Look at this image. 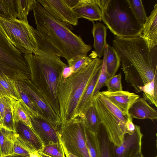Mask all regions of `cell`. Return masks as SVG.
Listing matches in <instances>:
<instances>
[{
	"label": "cell",
	"mask_w": 157,
	"mask_h": 157,
	"mask_svg": "<svg viewBox=\"0 0 157 157\" xmlns=\"http://www.w3.org/2000/svg\"><path fill=\"white\" fill-rule=\"evenodd\" d=\"M113 44L122 63L126 82L140 92V86L157 75V45L149 49L142 35L129 37L115 36Z\"/></svg>",
	"instance_id": "cell-1"
},
{
	"label": "cell",
	"mask_w": 157,
	"mask_h": 157,
	"mask_svg": "<svg viewBox=\"0 0 157 157\" xmlns=\"http://www.w3.org/2000/svg\"><path fill=\"white\" fill-rule=\"evenodd\" d=\"M33 10L36 29L53 45L61 57L68 61L77 56H87L91 46L85 44L67 25L51 17L37 1Z\"/></svg>",
	"instance_id": "cell-2"
},
{
	"label": "cell",
	"mask_w": 157,
	"mask_h": 157,
	"mask_svg": "<svg viewBox=\"0 0 157 157\" xmlns=\"http://www.w3.org/2000/svg\"><path fill=\"white\" fill-rule=\"evenodd\" d=\"M29 68L32 83L60 117L57 84L64 68L68 65L60 56L37 51L23 54Z\"/></svg>",
	"instance_id": "cell-3"
},
{
	"label": "cell",
	"mask_w": 157,
	"mask_h": 157,
	"mask_svg": "<svg viewBox=\"0 0 157 157\" xmlns=\"http://www.w3.org/2000/svg\"><path fill=\"white\" fill-rule=\"evenodd\" d=\"M102 59L94 58L85 67L63 79L61 75L57 84V94L61 122L75 117L79 100L92 78L101 69Z\"/></svg>",
	"instance_id": "cell-4"
},
{
	"label": "cell",
	"mask_w": 157,
	"mask_h": 157,
	"mask_svg": "<svg viewBox=\"0 0 157 157\" xmlns=\"http://www.w3.org/2000/svg\"><path fill=\"white\" fill-rule=\"evenodd\" d=\"M102 20L116 36L129 37L142 35L143 25L136 18L127 0H95Z\"/></svg>",
	"instance_id": "cell-5"
},
{
	"label": "cell",
	"mask_w": 157,
	"mask_h": 157,
	"mask_svg": "<svg viewBox=\"0 0 157 157\" xmlns=\"http://www.w3.org/2000/svg\"><path fill=\"white\" fill-rule=\"evenodd\" d=\"M92 102L97 113L99 127L104 130L113 146H119L126 134L128 115L124 114L100 92L92 98Z\"/></svg>",
	"instance_id": "cell-6"
},
{
	"label": "cell",
	"mask_w": 157,
	"mask_h": 157,
	"mask_svg": "<svg viewBox=\"0 0 157 157\" xmlns=\"http://www.w3.org/2000/svg\"><path fill=\"white\" fill-rule=\"evenodd\" d=\"M84 116L61 122L56 131L63 150L77 157H90L86 147Z\"/></svg>",
	"instance_id": "cell-7"
},
{
	"label": "cell",
	"mask_w": 157,
	"mask_h": 157,
	"mask_svg": "<svg viewBox=\"0 0 157 157\" xmlns=\"http://www.w3.org/2000/svg\"><path fill=\"white\" fill-rule=\"evenodd\" d=\"M0 28L21 53L34 54L37 52L35 29L28 22L0 17Z\"/></svg>",
	"instance_id": "cell-8"
},
{
	"label": "cell",
	"mask_w": 157,
	"mask_h": 157,
	"mask_svg": "<svg viewBox=\"0 0 157 157\" xmlns=\"http://www.w3.org/2000/svg\"><path fill=\"white\" fill-rule=\"evenodd\" d=\"M19 82L40 110L44 120L56 131L61 123L60 117L31 82L28 81L27 82Z\"/></svg>",
	"instance_id": "cell-9"
},
{
	"label": "cell",
	"mask_w": 157,
	"mask_h": 157,
	"mask_svg": "<svg viewBox=\"0 0 157 157\" xmlns=\"http://www.w3.org/2000/svg\"><path fill=\"white\" fill-rule=\"evenodd\" d=\"M45 10L54 18L67 25L76 26L78 19L72 9L64 0H37Z\"/></svg>",
	"instance_id": "cell-10"
},
{
	"label": "cell",
	"mask_w": 157,
	"mask_h": 157,
	"mask_svg": "<svg viewBox=\"0 0 157 157\" xmlns=\"http://www.w3.org/2000/svg\"><path fill=\"white\" fill-rule=\"evenodd\" d=\"M135 126L133 133L131 134H125L120 146L114 147L113 145L112 157H133L142 150L143 134L140 126L136 124Z\"/></svg>",
	"instance_id": "cell-11"
},
{
	"label": "cell",
	"mask_w": 157,
	"mask_h": 157,
	"mask_svg": "<svg viewBox=\"0 0 157 157\" xmlns=\"http://www.w3.org/2000/svg\"><path fill=\"white\" fill-rule=\"evenodd\" d=\"M32 128L40 138L44 147L60 143L56 131L42 119L31 118Z\"/></svg>",
	"instance_id": "cell-12"
},
{
	"label": "cell",
	"mask_w": 157,
	"mask_h": 157,
	"mask_svg": "<svg viewBox=\"0 0 157 157\" xmlns=\"http://www.w3.org/2000/svg\"><path fill=\"white\" fill-rule=\"evenodd\" d=\"M105 97L116 105L124 114L128 115L129 109L140 97L134 93L123 90L114 92L107 91L100 92Z\"/></svg>",
	"instance_id": "cell-13"
},
{
	"label": "cell",
	"mask_w": 157,
	"mask_h": 157,
	"mask_svg": "<svg viewBox=\"0 0 157 157\" xmlns=\"http://www.w3.org/2000/svg\"><path fill=\"white\" fill-rule=\"evenodd\" d=\"M142 36L149 49L157 45V3L143 25Z\"/></svg>",
	"instance_id": "cell-14"
},
{
	"label": "cell",
	"mask_w": 157,
	"mask_h": 157,
	"mask_svg": "<svg viewBox=\"0 0 157 157\" xmlns=\"http://www.w3.org/2000/svg\"><path fill=\"white\" fill-rule=\"evenodd\" d=\"M128 114L132 117L140 119L156 120L157 111L143 98L139 97L131 106Z\"/></svg>",
	"instance_id": "cell-15"
},
{
	"label": "cell",
	"mask_w": 157,
	"mask_h": 157,
	"mask_svg": "<svg viewBox=\"0 0 157 157\" xmlns=\"http://www.w3.org/2000/svg\"><path fill=\"white\" fill-rule=\"evenodd\" d=\"M73 10L78 19L84 18L92 22L102 20L101 10L96 4L95 0H86L85 3Z\"/></svg>",
	"instance_id": "cell-16"
},
{
	"label": "cell",
	"mask_w": 157,
	"mask_h": 157,
	"mask_svg": "<svg viewBox=\"0 0 157 157\" xmlns=\"http://www.w3.org/2000/svg\"><path fill=\"white\" fill-rule=\"evenodd\" d=\"M15 132L20 138L36 151L42 152L44 146L33 130L21 121L15 124Z\"/></svg>",
	"instance_id": "cell-17"
},
{
	"label": "cell",
	"mask_w": 157,
	"mask_h": 157,
	"mask_svg": "<svg viewBox=\"0 0 157 157\" xmlns=\"http://www.w3.org/2000/svg\"><path fill=\"white\" fill-rule=\"evenodd\" d=\"M92 33L94 38L93 46L99 58L103 56L105 46L107 44L106 37L107 28L102 23L93 22Z\"/></svg>",
	"instance_id": "cell-18"
},
{
	"label": "cell",
	"mask_w": 157,
	"mask_h": 157,
	"mask_svg": "<svg viewBox=\"0 0 157 157\" xmlns=\"http://www.w3.org/2000/svg\"><path fill=\"white\" fill-rule=\"evenodd\" d=\"M101 69L97 72L83 92L77 107L76 117L84 116L86 110L92 104V94Z\"/></svg>",
	"instance_id": "cell-19"
},
{
	"label": "cell",
	"mask_w": 157,
	"mask_h": 157,
	"mask_svg": "<svg viewBox=\"0 0 157 157\" xmlns=\"http://www.w3.org/2000/svg\"><path fill=\"white\" fill-rule=\"evenodd\" d=\"M13 121L15 124L19 121L33 129L30 115L20 100L10 97Z\"/></svg>",
	"instance_id": "cell-20"
},
{
	"label": "cell",
	"mask_w": 157,
	"mask_h": 157,
	"mask_svg": "<svg viewBox=\"0 0 157 157\" xmlns=\"http://www.w3.org/2000/svg\"><path fill=\"white\" fill-rule=\"evenodd\" d=\"M16 86L19 92L22 104L29 113L31 118L42 119L44 117L42 112L31 98L22 88L19 81L15 80Z\"/></svg>",
	"instance_id": "cell-21"
},
{
	"label": "cell",
	"mask_w": 157,
	"mask_h": 157,
	"mask_svg": "<svg viewBox=\"0 0 157 157\" xmlns=\"http://www.w3.org/2000/svg\"><path fill=\"white\" fill-rule=\"evenodd\" d=\"M16 132L0 127L1 157L12 154Z\"/></svg>",
	"instance_id": "cell-22"
},
{
	"label": "cell",
	"mask_w": 157,
	"mask_h": 157,
	"mask_svg": "<svg viewBox=\"0 0 157 157\" xmlns=\"http://www.w3.org/2000/svg\"><path fill=\"white\" fill-rule=\"evenodd\" d=\"M139 89L143 92V98L149 103L157 107V75L151 81L140 86Z\"/></svg>",
	"instance_id": "cell-23"
},
{
	"label": "cell",
	"mask_w": 157,
	"mask_h": 157,
	"mask_svg": "<svg viewBox=\"0 0 157 157\" xmlns=\"http://www.w3.org/2000/svg\"><path fill=\"white\" fill-rule=\"evenodd\" d=\"M83 117L85 126L88 130L93 134L98 135L99 129L98 118L93 103L86 110Z\"/></svg>",
	"instance_id": "cell-24"
},
{
	"label": "cell",
	"mask_w": 157,
	"mask_h": 157,
	"mask_svg": "<svg viewBox=\"0 0 157 157\" xmlns=\"http://www.w3.org/2000/svg\"><path fill=\"white\" fill-rule=\"evenodd\" d=\"M107 71L111 77L115 75L120 67V60L114 47L107 44Z\"/></svg>",
	"instance_id": "cell-25"
},
{
	"label": "cell",
	"mask_w": 157,
	"mask_h": 157,
	"mask_svg": "<svg viewBox=\"0 0 157 157\" xmlns=\"http://www.w3.org/2000/svg\"><path fill=\"white\" fill-rule=\"evenodd\" d=\"M85 138L86 146L90 157H100L98 135L92 134L86 127Z\"/></svg>",
	"instance_id": "cell-26"
},
{
	"label": "cell",
	"mask_w": 157,
	"mask_h": 157,
	"mask_svg": "<svg viewBox=\"0 0 157 157\" xmlns=\"http://www.w3.org/2000/svg\"><path fill=\"white\" fill-rule=\"evenodd\" d=\"M0 17L6 19H17L16 0H0Z\"/></svg>",
	"instance_id": "cell-27"
},
{
	"label": "cell",
	"mask_w": 157,
	"mask_h": 157,
	"mask_svg": "<svg viewBox=\"0 0 157 157\" xmlns=\"http://www.w3.org/2000/svg\"><path fill=\"white\" fill-rule=\"evenodd\" d=\"M107 44L105 46L104 48L101 67L97 82L92 93V98L100 92V90L103 86L105 85L107 81L111 77L108 73L106 70V59L107 55Z\"/></svg>",
	"instance_id": "cell-28"
},
{
	"label": "cell",
	"mask_w": 157,
	"mask_h": 157,
	"mask_svg": "<svg viewBox=\"0 0 157 157\" xmlns=\"http://www.w3.org/2000/svg\"><path fill=\"white\" fill-rule=\"evenodd\" d=\"M38 50L43 53L56 55L61 57L60 54L53 45L36 29H34Z\"/></svg>",
	"instance_id": "cell-29"
},
{
	"label": "cell",
	"mask_w": 157,
	"mask_h": 157,
	"mask_svg": "<svg viewBox=\"0 0 157 157\" xmlns=\"http://www.w3.org/2000/svg\"><path fill=\"white\" fill-rule=\"evenodd\" d=\"M98 135L100 157H112L113 144L109 140L106 132L102 128L99 127Z\"/></svg>",
	"instance_id": "cell-30"
},
{
	"label": "cell",
	"mask_w": 157,
	"mask_h": 157,
	"mask_svg": "<svg viewBox=\"0 0 157 157\" xmlns=\"http://www.w3.org/2000/svg\"><path fill=\"white\" fill-rule=\"evenodd\" d=\"M35 0H16L17 10V17L19 20L28 22L27 17L28 14L33 10Z\"/></svg>",
	"instance_id": "cell-31"
},
{
	"label": "cell",
	"mask_w": 157,
	"mask_h": 157,
	"mask_svg": "<svg viewBox=\"0 0 157 157\" xmlns=\"http://www.w3.org/2000/svg\"><path fill=\"white\" fill-rule=\"evenodd\" d=\"M0 83L11 97L17 100L20 99L14 80L9 78L4 73L2 72L0 73Z\"/></svg>",
	"instance_id": "cell-32"
},
{
	"label": "cell",
	"mask_w": 157,
	"mask_h": 157,
	"mask_svg": "<svg viewBox=\"0 0 157 157\" xmlns=\"http://www.w3.org/2000/svg\"><path fill=\"white\" fill-rule=\"evenodd\" d=\"M36 152L31 146L23 141L16 133L12 154L29 157L30 153Z\"/></svg>",
	"instance_id": "cell-33"
},
{
	"label": "cell",
	"mask_w": 157,
	"mask_h": 157,
	"mask_svg": "<svg viewBox=\"0 0 157 157\" xmlns=\"http://www.w3.org/2000/svg\"><path fill=\"white\" fill-rule=\"evenodd\" d=\"M136 18L143 25L147 17L141 0H127Z\"/></svg>",
	"instance_id": "cell-34"
},
{
	"label": "cell",
	"mask_w": 157,
	"mask_h": 157,
	"mask_svg": "<svg viewBox=\"0 0 157 157\" xmlns=\"http://www.w3.org/2000/svg\"><path fill=\"white\" fill-rule=\"evenodd\" d=\"M94 58L90 56H80L67 61V62L68 66L72 69L73 72H75L88 65Z\"/></svg>",
	"instance_id": "cell-35"
},
{
	"label": "cell",
	"mask_w": 157,
	"mask_h": 157,
	"mask_svg": "<svg viewBox=\"0 0 157 157\" xmlns=\"http://www.w3.org/2000/svg\"><path fill=\"white\" fill-rule=\"evenodd\" d=\"M41 152L52 157H65L63 148L60 143L44 146Z\"/></svg>",
	"instance_id": "cell-36"
},
{
	"label": "cell",
	"mask_w": 157,
	"mask_h": 157,
	"mask_svg": "<svg viewBox=\"0 0 157 157\" xmlns=\"http://www.w3.org/2000/svg\"><path fill=\"white\" fill-rule=\"evenodd\" d=\"M121 77V73L110 77L107 81L105 85L107 87V91L114 92L123 90Z\"/></svg>",
	"instance_id": "cell-37"
},
{
	"label": "cell",
	"mask_w": 157,
	"mask_h": 157,
	"mask_svg": "<svg viewBox=\"0 0 157 157\" xmlns=\"http://www.w3.org/2000/svg\"><path fill=\"white\" fill-rule=\"evenodd\" d=\"M11 109L10 97L0 94V119L2 121L6 113Z\"/></svg>",
	"instance_id": "cell-38"
},
{
	"label": "cell",
	"mask_w": 157,
	"mask_h": 157,
	"mask_svg": "<svg viewBox=\"0 0 157 157\" xmlns=\"http://www.w3.org/2000/svg\"><path fill=\"white\" fill-rule=\"evenodd\" d=\"M2 127L15 132V126L13 121L11 109L9 110L6 114L2 121Z\"/></svg>",
	"instance_id": "cell-39"
},
{
	"label": "cell",
	"mask_w": 157,
	"mask_h": 157,
	"mask_svg": "<svg viewBox=\"0 0 157 157\" xmlns=\"http://www.w3.org/2000/svg\"><path fill=\"white\" fill-rule=\"evenodd\" d=\"M126 134H131L134 132L135 129V126L132 121V118L128 114L126 123Z\"/></svg>",
	"instance_id": "cell-40"
},
{
	"label": "cell",
	"mask_w": 157,
	"mask_h": 157,
	"mask_svg": "<svg viewBox=\"0 0 157 157\" xmlns=\"http://www.w3.org/2000/svg\"><path fill=\"white\" fill-rule=\"evenodd\" d=\"M72 9L78 7L85 3L86 0H64Z\"/></svg>",
	"instance_id": "cell-41"
},
{
	"label": "cell",
	"mask_w": 157,
	"mask_h": 157,
	"mask_svg": "<svg viewBox=\"0 0 157 157\" xmlns=\"http://www.w3.org/2000/svg\"><path fill=\"white\" fill-rule=\"evenodd\" d=\"M73 73L72 68L68 65L64 68L62 74V77L63 79H64L70 76Z\"/></svg>",
	"instance_id": "cell-42"
},
{
	"label": "cell",
	"mask_w": 157,
	"mask_h": 157,
	"mask_svg": "<svg viewBox=\"0 0 157 157\" xmlns=\"http://www.w3.org/2000/svg\"><path fill=\"white\" fill-rule=\"evenodd\" d=\"M0 93L3 95L11 97L7 91L3 87L0 83Z\"/></svg>",
	"instance_id": "cell-43"
},
{
	"label": "cell",
	"mask_w": 157,
	"mask_h": 157,
	"mask_svg": "<svg viewBox=\"0 0 157 157\" xmlns=\"http://www.w3.org/2000/svg\"><path fill=\"white\" fill-rule=\"evenodd\" d=\"M36 153L39 157H52L41 152H37Z\"/></svg>",
	"instance_id": "cell-44"
},
{
	"label": "cell",
	"mask_w": 157,
	"mask_h": 157,
	"mask_svg": "<svg viewBox=\"0 0 157 157\" xmlns=\"http://www.w3.org/2000/svg\"><path fill=\"white\" fill-rule=\"evenodd\" d=\"M3 157H28L24 156L19 155L12 154H11V155H8L5 156Z\"/></svg>",
	"instance_id": "cell-45"
},
{
	"label": "cell",
	"mask_w": 157,
	"mask_h": 157,
	"mask_svg": "<svg viewBox=\"0 0 157 157\" xmlns=\"http://www.w3.org/2000/svg\"><path fill=\"white\" fill-rule=\"evenodd\" d=\"M133 157H144V155L142 152V150L140 151L137 153H136Z\"/></svg>",
	"instance_id": "cell-46"
},
{
	"label": "cell",
	"mask_w": 157,
	"mask_h": 157,
	"mask_svg": "<svg viewBox=\"0 0 157 157\" xmlns=\"http://www.w3.org/2000/svg\"><path fill=\"white\" fill-rule=\"evenodd\" d=\"M63 151L65 157H77L71 153L67 152L65 151L64 150Z\"/></svg>",
	"instance_id": "cell-47"
},
{
	"label": "cell",
	"mask_w": 157,
	"mask_h": 157,
	"mask_svg": "<svg viewBox=\"0 0 157 157\" xmlns=\"http://www.w3.org/2000/svg\"><path fill=\"white\" fill-rule=\"evenodd\" d=\"M29 157H39V156L36 152L30 153H29Z\"/></svg>",
	"instance_id": "cell-48"
},
{
	"label": "cell",
	"mask_w": 157,
	"mask_h": 157,
	"mask_svg": "<svg viewBox=\"0 0 157 157\" xmlns=\"http://www.w3.org/2000/svg\"><path fill=\"white\" fill-rule=\"evenodd\" d=\"M0 127H2V122H1V121L0 120Z\"/></svg>",
	"instance_id": "cell-49"
},
{
	"label": "cell",
	"mask_w": 157,
	"mask_h": 157,
	"mask_svg": "<svg viewBox=\"0 0 157 157\" xmlns=\"http://www.w3.org/2000/svg\"><path fill=\"white\" fill-rule=\"evenodd\" d=\"M1 151H0V157H1Z\"/></svg>",
	"instance_id": "cell-50"
},
{
	"label": "cell",
	"mask_w": 157,
	"mask_h": 157,
	"mask_svg": "<svg viewBox=\"0 0 157 157\" xmlns=\"http://www.w3.org/2000/svg\"><path fill=\"white\" fill-rule=\"evenodd\" d=\"M155 157H157V156H156Z\"/></svg>",
	"instance_id": "cell-51"
}]
</instances>
